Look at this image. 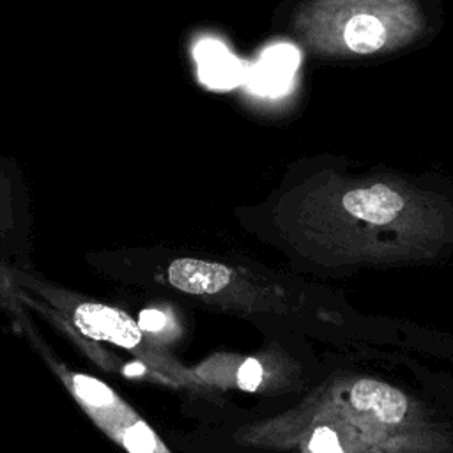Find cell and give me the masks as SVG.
<instances>
[{"label":"cell","instance_id":"obj_1","mask_svg":"<svg viewBox=\"0 0 453 453\" xmlns=\"http://www.w3.org/2000/svg\"><path fill=\"white\" fill-rule=\"evenodd\" d=\"M439 432L407 393L357 375L331 382L242 435L260 446H299L303 453H441L448 446Z\"/></svg>","mask_w":453,"mask_h":453},{"label":"cell","instance_id":"obj_2","mask_svg":"<svg viewBox=\"0 0 453 453\" xmlns=\"http://www.w3.org/2000/svg\"><path fill=\"white\" fill-rule=\"evenodd\" d=\"M278 230L301 257L329 267L416 262L453 246V223L384 182L347 189L334 207L303 212Z\"/></svg>","mask_w":453,"mask_h":453},{"label":"cell","instance_id":"obj_8","mask_svg":"<svg viewBox=\"0 0 453 453\" xmlns=\"http://www.w3.org/2000/svg\"><path fill=\"white\" fill-rule=\"evenodd\" d=\"M14 230V226H7L5 221H0V255L7 250V239H9V234Z\"/></svg>","mask_w":453,"mask_h":453},{"label":"cell","instance_id":"obj_3","mask_svg":"<svg viewBox=\"0 0 453 453\" xmlns=\"http://www.w3.org/2000/svg\"><path fill=\"white\" fill-rule=\"evenodd\" d=\"M25 285L39 294L42 303L51 304L53 315L64 320L67 331L80 333L97 342H108L126 350L134 352L140 361L150 363L154 368H165L172 377H180L184 382L189 380L186 370L173 368L170 361L156 349V340H152L138 324L122 310L103 304L99 301H90L81 296H74L67 290H58L42 285L35 280L23 278Z\"/></svg>","mask_w":453,"mask_h":453},{"label":"cell","instance_id":"obj_7","mask_svg":"<svg viewBox=\"0 0 453 453\" xmlns=\"http://www.w3.org/2000/svg\"><path fill=\"white\" fill-rule=\"evenodd\" d=\"M343 41L354 53L368 55L382 48L386 42V28L382 21L372 14H356L343 28Z\"/></svg>","mask_w":453,"mask_h":453},{"label":"cell","instance_id":"obj_5","mask_svg":"<svg viewBox=\"0 0 453 453\" xmlns=\"http://www.w3.org/2000/svg\"><path fill=\"white\" fill-rule=\"evenodd\" d=\"M44 357L48 359L55 373L64 380L74 400L101 430L106 432L111 425L122 421L129 412H133V409L106 384L99 382L97 379L87 377L85 373L71 372L69 368L57 365L55 359L48 356Z\"/></svg>","mask_w":453,"mask_h":453},{"label":"cell","instance_id":"obj_6","mask_svg":"<svg viewBox=\"0 0 453 453\" xmlns=\"http://www.w3.org/2000/svg\"><path fill=\"white\" fill-rule=\"evenodd\" d=\"M106 434L127 453H170L154 430L133 411L122 421L111 425Z\"/></svg>","mask_w":453,"mask_h":453},{"label":"cell","instance_id":"obj_4","mask_svg":"<svg viewBox=\"0 0 453 453\" xmlns=\"http://www.w3.org/2000/svg\"><path fill=\"white\" fill-rule=\"evenodd\" d=\"M165 281L179 292L225 310L255 313L274 311L287 304L278 287L264 283L235 265L214 260H172L165 271Z\"/></svg>","mask_w":453,"mask_h":453}]
</instances>
